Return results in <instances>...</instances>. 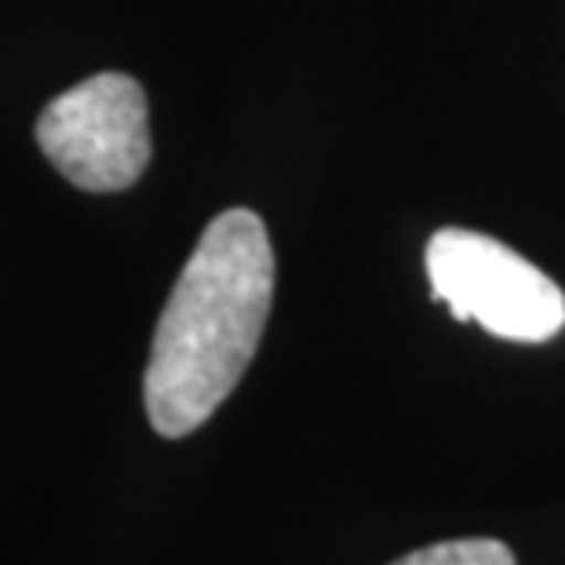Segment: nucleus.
Returning <instances> with one entry per match:
<instances>
[{
	"label": "nucleus",
	"instance_id": "nucleus-1",
	"mask_svg": "<svg viewBox=\"0 0 565 565\" xmlns=\"http://www.w3.org/2000/svg\"><path fill=\"white\" fill-rule=\"evenodd\" d=\"M274 248L256 212L231 209L204 226L161 310L142 402L161 438H186L242 383L274 303Z\"/></svg>",
	"mask_w": 565,
	"mask_h": 565
},
{
	"label": "nucleus",
	"instance_id": "nucleus-2",
	"mask_svg": "<svg viewBox=\"0 0 565 565\" xmlns=\"http://www.w3.org/2000/svg\"><path fill=\"white\" fill-rule=\"evenodd\" d=\"M430 296L456 321H478L511 343H547L565 329V292L514 248L445 226L427 242Z\"/></svg>",
	"mask_w": 565,
	"mask_h": 565
},
{
	"label": "nucleus",
	"instance_id": "nucleus-3",
	"mask_svg": "<svg viewBox=\"0 0 565 565\" xmlns=\"http://www.w3.org/2000/svg\"><path fill=\"white\" fill-rule=\"evenodd\" d=\"M38 147L58 175L88 194L136 186L153 153L147 92L128 74L74 84L41 110Z\"/></svg>",
	"mask_w": 565,
	"mask_h": 565
},
{
	"label": "nucleus",
	"instance_id": "nucleus-4",
	"mask_svg": "<svg viewBox=\"0 0 565 565\" xmlns=\"http://www.w3.org/2000/svg\"><path fill=\"white\" fill-rule=\"evenodd\" d=\"M391 565H514L511 547L492 536L441 540V544L419 547Z\"/></svg>",
	"mask_w": 565,
	"mask_h": 565
}]
</instances>
